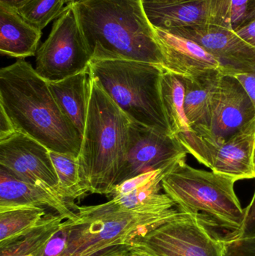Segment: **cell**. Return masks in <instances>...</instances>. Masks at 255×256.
<instances>
[{
	"mask_svg": "<svg viewBox=\"0 0 255 256\" xmlns=\"http://www.w3.org/2000/svg\"><path fill=\"white\" fill-rule=\"evenodd\" d=\"M88 114L79 160L90 194L111 196L125 162L132 121L88 72Z\"/></svg>",
	"mask_w": 255,
	"mask_h": 256,
	"instance_id": "3957f363",
	"label": "cell"
},
{
	"mask_svg": "<svg viewBox=\"0 0 255 256\" xmlns=\"http://www.w3.org/2000/svg\"><path fill=\"white\" fill-rule=\"evenodd\" d=\"M0 108L16 132L51 152L79 156L82 136L60 109L47 81L25 60L0 70Z\"/></svg>",
	"mask_w": 255,
	"mask_h": 256,
	"instance_id": "6da1fadb",
	"label": "cell"
},
{
	"mask_svg": "<svg viewBox=\"0 0 255 256\" xmlns=\"http://www.w3.org/2000/svg\"><path fill=\"white\" fill-rule=\"evenodd\" d=\"M162 97L166 118L175 136L193 130L185 112V88L179 76L166 72L161 81Z\"/></svg>",
	"mask_w": 255,
	"mask_h": 256,
	"instance_id": "7402d4cb",
	"label": "cell"
},
{
	"mask_svg": "<svg viewBox=\"0 0 255 256\" xmlns=\"http://www.w3.org/2000/svg\"><path fill=\"white\" fill-rule=\"evenodd\" d=\"M48 84L60 109L82 136L89 100L88 70L62 80Z\"/></svg>",
	"mask_w": 255,
	"mask_h": 256,
	"instance_id": "d6986e66",
	"label": "cell"
},
{
	"mask_svg": "<svg viewBox=\"0 0 255 256\" xmlns=\"http://www.w3.org/2000/svg\"><path fill=\"white\" fill-rule=\"evenodd\" d=\"M68 0H31L16 9L21 16L38 30H43L62 13Z\"/></svg>",
	"mask_w": 255,
	"mask_h": 256,
	"instance_id": "d4e9b609",
	"label": "cell"
},
{
	"mask_svg": "<svg viewBox=\"0 0 255 256\" xmlns=\"http://www.w3.org/2000/svg\"><path fill=\"white\" fill-rule=\"evenodd\" d=\"M0 52L17 60L37 54L41 30L27 22L16 9L0 4Z\"/></svg>",
	"mask_w": 255,
	"mask_h": 256,
	"instance_id": "ac0fdd59",
	"label": "cell"
},
{
	"mask_svg": "<svg viewBox=\"0 0 255 256\" xmlns=\"http://www.w3.org/2000/svg\"><path fill=\"white\" fill-rule=\"evenodd\" d=\"M168 31L199 44L222 63L227 75L255 72V48L232 28L203 25Z\"/></svg>",
	"mask_w": 255,
	"mask_h": 256,
	"instance_id": "4fadbf2b",
	"label": "cell"
},
{
	"mask_svg": "<svg viewBox=\"0 0 255 256\" xmlns=\"http://www.w3.org/2000/svg\"><path fill=\"white\" fill-rule=\"evenodd\" d=\"M15 207H47L66 220L79 216L66 202L44 186L24 182L0 168V210Z\"/></svg>",
	"mask_w": 255,
	"mask_h": 256,
	"instance_id": "2e32d148",
	"label": "cell"
},
{
	"mask_svg": "<svg viewBox=\"0 0 255 256\" xmlns=\"http://www.w3.org/2000/svg\"><path fill=\"white\" fill-rule=\"evenodd\" d=\"M154 28L166 72L187 79L214 73L227 75L222 63L199 44L168 30Z\"/></svg>",
	"mask_w": 255,
	"mask_h": 256,
	"instance_id": "5bb4252c",
	"label": "cell"
},
{
	"mask_svg": "<svg viewBox=\"0 0 255 256\" xmlns=\"http://www.w3.org/2000/svg\"><path fill=\"white\" fill-rule=\"evenodd\" d=\"M58 178L57 194L74 210V201L89 192L82 182L79 160L76 156L49 150Z\"/></svg>",
	"mask_w": 255,
	"mask_h": 256,
	"instance_id": "603a6c76",
	"label": "cell"
},
{
	"mask_svg": "<svg viewBox=\"0 0 255 256\" xmlns=\"http://www.w3.org/2000/svg\"><path fill=\"white\" fill-rule=\"evenodd\" d=\"M255 118L229 138L216 135L210 128H193L177 136L189 154L211 171L237 180L255 179L253 164Z\"/></svg>",
	"mask_w": 255,
	"mask_h": 256,
	"instance_id": "52a82bcc",
	"label": "cell"
},
{
	"mask_svg": "<svg viewBox=\"0 0 255 256\" xmlns=\"http://www.w3.org/2000/svg\"><path fill=\"white\" fill-rule=\"evenodd\" d=\"M44 208L15 207L0 210V248L22 237L38 226Z\"/></svg>",
	"mask_w": 255,
	"mask_h": 256,
	"instance_id": "cb8c5ba5",
	"label": "cell"
},
{
	"mask_svg": "<svg viewBox=\"0 0 255 256\" xmlns=\"http://www.w3.org/2000/svg\"><path fill=\"white\" fill-rule=\"evenodd\" d=\"M237 182L226 174L193 168L183 158L163 178L162 188L180 212L196 215L214 231H224L225 236L238 238L246 208L235 192Z\"/></svg>",
	"mask_w": 255,
	"mask_h": 256,
	"instance_id": "277c9868",
	"label": "cell"
},
{
	"mask_svg": "<svg viewBox=\"0 0 255 256\" xmlns=\"http://www.w3.org/2000/svg\"><path fill=\"white\" fill-rule=\"evenodd\" d=\"M130 256H151L148 255L146 252L140 250L136 249V248H132L130 250Z\"/></svg>",
	"mask_w": 255,
	"mask_h": 256,
	"instance_id": "d6a6232c",
	"label": "cell"
},
{
	"mask_svg": "<svg viewBox=\"0 0 255 256\" xmlns=\"http://www.w3.org/2000/svg\"><path fill=\"white\" fill-rule=\"evenodd\" d=\"M16 132L11 120L4 110L0 108V141L10 136Z\"/></svg>",
	"mask_w": 255,
	"mask_h": 256,
	"instance_id": "f1b7e54d",
	"label": "cell"
},
{
	"mask_svg": "<svg viewBox=\"0 0 255 256\" xmlns=\"http://www.w3.org/2000/svg\"><path fill=\"white\" fill-rule=\"evenodd\" d=\"M178 208L160 213L123 212L66 220L67 246L61 256H100L119 245H130L140 236L175 218Z\"/></svg>",
	"mask_w": 255,
	"mask_h": 256,
	"instance_id": "8992f818",
	"label": "cell"
},
{
	"mask_svg": "<svg viewBox=\"0 0 255 256\" xmlns=\"http://www.w3.org/2000/svg\"><path fill=\"white\" fill-rule=\"evenodd\" d=\"M157 179L146 186L135 190L125 195L112 197L103 204L91 206H76L79 216H94L123 212L160 213L177 208L175 202L166 194H161L162 180Z\"/></svg>",
	"mask_w": 255,
	"mask_h": 256,
	"instance_id": "e0dca14e",
	"label": "cell"
},
{
	"mask_svg": "<svg viewBox=\"0 0 255 256\" xmlns=\"http://www.w3.org/2000/svg\"><path fill=\"white\" fill-rule=\"evenodd\" d=\"M223 74L181 78L185 88V112L192 129L211 128L213 96Z\"/></svg>",
	"mask_w": 255,
	"mask_h": 256,
	"instance_id": "ffe728a7",
	"label": "cell"
},
{
	"mask_svg": "<svg viewBox=\"0 0 255 256\" xmlns=\"http://www.w3.org/2000/svg\"><path fill=\"white\" fill-rule=\"evenodd\" d=\"M223 256H255V237H223Z\"/></svg>",
	"mask_w": 255,
	"mask_h": 256,
	"instance_id": "484cf974",
	"label": "cell"
},
{
	"mask_svg": "<svg viewBox=\"0 0 255 256\" xmlns=\"http://www.w3.org/2000/svg\"><path fill=\"white\" fill-rule=\"evenodd\" d=\"M79 1V0H68V3L76 2Z\"/></svg>",
	"mask_w": 255,
	"mask_h": 256,
	"instance_id": "e575fe53",
	"label": "cell"
},
{
	"mask_svg": "<svg viewBox=\"0 0 255 256\" xmlns=\"http://www.w3.org/2000/svg\"><path fill=\"white\" fill-rule=\"evenodd\" d=\"M235 31L240 37L255 48V19Z\"/></svg>",
	"mask_w": 255,
	"mask_h": 256,
	"instance_id": "f546056e",
	"label": "cell"
},
{
	"mask_svg": "<svg viewBox=\"0 0 255 256\" xmlns=\"http://www.w3.org/2000/svg\"><path fill=\"white\" fill-rule=\"evenodd\" d=\"M88 72L133 122L172 135L162 97V66L131 60H92Z\"/></svg>",
	"mask_w": 255,
	"mask_h": 256,
	"instance_id": "5b68a950",
	"label": "cell"
},
{
	"mask_svg": "<svg viewBox=\"0 0 255 256\" xmlns=\"http://www.w3.org/2000/svg\"><path fill=\"white\" fill-rule=\"evenodd\" d=\"M255 117V108L239 81L223 75L213 96L211 130L224 138L238 132Z\"/></svg>",
	"mask_w": 255,
	"mask_h": 256,
	"instance_id": "9a60e30c",
	"label": "cell"
},
{
	"mask_svg": "<svg viewBox=\"0 0 255 256\" xmlns=\"http://www.w3.org/2000/svg\"><path fill=\"white\" fill-rule=\"evenodd\" d=\"M60 215L45 214L37 227L6 246L0 248V256H42L46 244L61 226Z\"/></svg>",
	"mask_w": 255,
	"mask_h": 256,
	"instance_id": "44dd1931",
	"label": "cell"
},
{
	"mask_svg": "<svg viewBox=\"0 0 255 256\" xmlns=\"http://www.w3.org/2000/svg\"><path fill=\"white\" fill-rule=\"evenodd\" d=\"M253 164L254 167L255 174V130H254V142H253Z\"/></svg>",
	"mask_w": 255,
	"mask_h": 256,
	"instance_id": "836d02e7",
	"label": "cell"
},
{
	"mask_svg": "<svg viewBox=\"0 0 255 256\" xmlns=\"http://www.w3.org/2000/svg\"><path fill=\"white\" fill-rule=\"evenodd\" d=\"M0 168L58 195V178L49 149L22 132H16L0 141Z\"/></svg>",
	"mask_w": 255,
	"mask_h": 256,
	"instance_id": "7c38bea8",
	"label": "cell"
},
{
	"mask_svg": "<svg viewBox=\"0 0 255 256\" xmlns=\"http://www.w3.org/2000/svg\"><path fill=\"white\" fill-rule=\"evenodd\" d=\"M130 245H119L109 250L100 256H130Z\"/></svg>",
	"mask_w": 255,
	"mask_h": 256,
	"instance_id": "4dcf8cb0",
	"label": "cell"
},
{
	"mask_svg": "<svg viewBox=\"0 0 255 256\" xmlns=\"http://www.w3.org/2000/svg\"><path fill=\"white\" fill-rule=\"evenodd\" d=\"M72 4L92 60H131L163 67L155 28L142 0H79Z\"/></svg>",
	"mask_w": 255,
	"mask_h": 256,
	"instance_id": "7a4b0ae2",
	"label": "cell"
},
{
	"mask_svg": "<svg viewBox=\"0 0 255 256\" xmlns=\"http://www.w3.org/2000/svg\"><path fill=\"white\" fill-rule=\"evenodd\" d=\"M91 61L74 8L68 3L37 49L34 69L48 82H56L88 70Z\"/></svg>",
	"mask_w": 255,
	"mask_h": 256,
	"instance_id": "ba28073f",
	"label": "cell"
},
{
	"mask_svg": "<svg viewBox=\"0 0 255 256\" xmlns=\"http://www.w3.org/2000/svg\"><path fill=\"white\" fill-rule=\"evenodd\" d=\"M255 237V192L250 204L246 208V219L241 236L238 238Z\"/></svg>",
	"mask_w": 255,
	"mask_h": 256,
	"instance_id": "4316f807",
	"label": "cell"
},
{
	"mask_svg": "<svg viewBox=\"0 0 255 256\" xmlns=\"http://www.w3.org/2000/svg\"><path fill=\"white\" fill-rule=\"evenodd\" d=\"M131 246L151 256H223V236L196 215L180 213L133 240Z\"/></svg>",
	"mask_w": 255,
	"mask_h": 256,
	"instance_id": "9c48e42d",
	"label": "cell"
},
{
	"mask_svg": "<svg viewBox=\"0 0 255 256\" xmlns=\"http://www.w3.org/2000/svg\"><path fill=\"white\" fill-rule=\"evenodd\" d=\"M154 28L170 30L194 26L232 28V0H142Z\"/></svg>",
	"mask_w": 255,
	"mask_h": 256,
	"instance_id": "8fae6325",
	"label": "cell"
},
{
	"mask_svg": "<svg viewBox=\"0 0 255 256\" xmlns=\"http://www.w3.org/2000/svg\"><path fill=\"white\" fill-rule=\"evenodd\" d=\"M31 0H0V4L12 8L18 9Z\"/></svg>",
	"mask_w": 255,
	"mask_h": 256,
	"instance_id": "1f68e13d",
	"label": "cell"
},
{
	"mask_svg": "<svg viewBox=\"0 0 255 256\" xmlns=\"http://www.w3.org/2000/svg\"><path fill=\"white\" fill-rule=\"evenodd\" d=\"M187 155L175 136L132 122L128 152L116 185L143 173L171 166Z\"/></svg>",
	"mask_w": 255,
	"mask_h": 256,
	"instance_id": "30bf717a",
	"label": "cell"
},
{
	"mask_svg": "<svg viewBox=\"0 0 255 256\" xmlns=\"http://www.w3.org/2000/svg\"><path fill=\"white\" fill-rule=\"evenodd\" d=\"M232 76L236 78L244 87L255 108V72L235 74Z\"/></svg>",
	"mask_w": 255,
	"mask_h": 256,
	"instance_id": "83f0119b",
	"label": "cell"
}]
</instances>
